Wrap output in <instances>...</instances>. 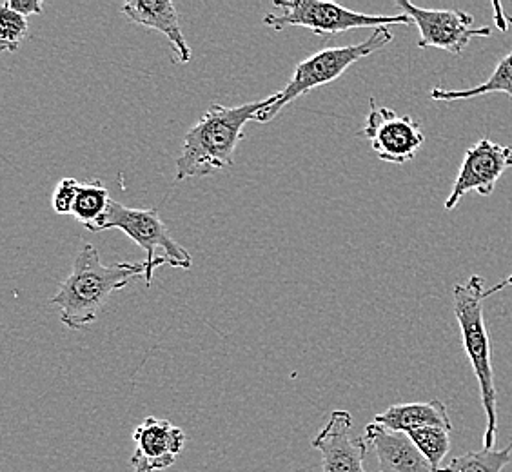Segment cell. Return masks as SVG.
<instances>
[{
	"label": "cell",
	"mask_w": 512,
	"mask_h": 472,
	"mask_svg": "<svg viewBox=\"0 0 512 472\" xmlns=\"http://www.w3.org/2000/svg\"><path fill=\"white\" fill-rule=\"evenodd\" d=\"M278 100V93L266 100L226 108L213 104L184 138L177 158V182L195 177H209L235 162V151L244 138V126L260 111Z\"/></svg>",
	"instance_id": "1"
},
{
	"label": "cell",
	"mask_w": 512,
	"mask_h": 472,
	"mask_svg": "<svg viewBox=\"0 0 512 472\" xmlns=\"http://www.w3.org/2000/svg\"><path fill=\"white\" fill-rule=\"evenodd\" d=\"M144 273V264L122 262L117 266H104L97 247L86 244L75 258L68 278L51 298V305L59 307L62 324L79 331L97 320L109 296L128 287Z\"/></svg>",
	"instance_id": "2"
},
{
	"label": "cell",
	"mask_w": 512,
	"mask_h": 472,
	"mask_svg": "<svg viewBox=\"0 0 512 472\" xmlns=\"http://www.w3.org/2000/svg\"><path fill=\"white\" fill-rule=\"evenodd\" d=\"M483 293L485 284L482 276L473 275L465 284H456L453 289L454 315L462 331L463 349L471 362L476 380L480 385L482 405L487 416V427L483 433V449L493 451L498 436V393L494 385L491 340L483 320Z\"/></svg>",
	"instance_id": "3"
},
{
	"label": "cell",
	"mask_w": 512,
	"mask_h": 472,
	"mask_svg": "<svg viewBox=\"0 0 512 472\" xmlns=\"http://www.w3.org/2000/svg\"><path fill=\"white\" fill-rule=\"evenodd\" d=\"M391 40H393L391 28L384 26V28L373 30L369 39L360 44L316 51L315 55L307 57L296 66L293 79L289 80L286 88L278 93V100L269 108L260 111L256 115L255 122L266 124L269 120H273L282 109L286 108L287 104L295 102L298 97L307 95L315 88L340 79L345 71L356 64L358 60L365 59L376 51L384 50Z\"/></svg>",
	"instance_id": "4"
},
{
	"label": "cell",
	"mask_w": 512,
	"mask_h": 472,
	"mask_svg": "<svg viewBox=\"0 0 512 472\" xmlns=\"http://www.w3.org/2000/svg\"><path fill=\"white\" fill-rule=\"evenodd\" d=\"M108 229L124 231L146 253V260L142 264L146 267L144 278L148 286L153 282V273L157 267L169 264L171 267L189 269L193 266V256L171 238L157 209H135L111 200L106 215L93 233H102Z\"/></svg>",
	"instance_id": "5"
},
{
	"label": "cell",
	"mask_w": 512,
	"mask_h": 472,
	"mask_svg": "<svg viewBox=\"0 0 512 472\" xmlns=\"http://www.w3.org/2000/svg\"><path fill=\"white\" fill-rule=\"evenodd\" d=\"M276 10L282 13H267L264 24L276 31H284L293 26L311 30L315 35H336L344 31L360 28H384V26H409L413 20L402 15L385 17V15H367L358 11L347 10L335 2L322 0H278Z\"/></svg>",
	"instance_id": "6"
},
{
	"label": "cell",
	"mask_w": 512,
	"mask_h": 472,
	"mask_svg": "<svg viewBox=\"0 0 512 472\" xmlns=\"http://www.w3.org/2000/svg\"><path fill=\"white\" fill-rule=\"evenodd\" d=\"M396 6L411 17L420 31L418 48H438L462 55L474 39H487L493 28H474V17L462 10H425L407 0H396Z\"/></svg>",
	"instance_id": "7"
},
{
	"label": "cell",
	"mask_w": 512,
	"mask_h": 472,
	"mask_svg": "<svg viewBox=\"0 0 512 472\" xmlns=\"http://www.w3.org/2000/svg\"><path fill=\"white\" fill-rule=\"evenodd\" d=\"M369 106L371 111L360 135L371 142L378 158L391 164L413 160L425 142L420 124L407 115H396L393 109L376 106L375 99L369 100Z\"/></svg>",
	"instance_id": "8"
},
{
	"label": "cell",
	"mask_w": 512,
	"mask_h": 472,
	"mask_svg": "<svg viewBox=\"0 0 512 472\" xmlns=\"http://www.w3.org/2000/svg\"><path fill=\"white\" fill-rule=\"evenodd\" d=\"M511 168L512 148L496 144L489 138L478 140L463 155L462 168L454 180L451 195L445 200V209L451 211L465 195L473 191L480 197L493 195L498 180Z\"/></svg>",
	"instance_id": "9"
},
{
	"label": "cell",
	"mask_w": 512,
	"mask_h": 472,
	"mask_svg": "<svg viewBox=\"0 0 512 472\" xmlns=\"http://www.w3.org/2000/svg\"><path fill=\"white\" fill-rule=\"evenodd\" d=\"M353 416L333 411L313 447L322 454V472H367L364 467L367 443L364 436H351Z\"/></svg>",
	"instance_id": "10"
},
{
	"label": "cell",
	"mask_w": 512,
	"mask_h": 472,
	"mask_svg": "<svg viewBox=\"0 0 512 472\" xmlns=\"http://www.w3.org/2000/svg\"><path fill=\"white\" fill-rule=\"evenodd\" d=\"M133 440L137 443V451L131 456V465H142L158 472L175 465L178 454L186 447L188 436L169 420L148 416L135 429Z\"/></svg>",
	"instance_id": "11"
},
{
	"label": "cell",
	"mask_w": 512,
	"mask_h": 472,
	"mask_svg": "<svg viewBox=\"0 0 512 472\" xmlns=\"http://www.w3.org/2000/svg\"><path fill=\"white\" fill-rule=\"evenodd\" d=\"M364 440L367 447L375 451L380 472H442V469H433L409 434L389 431L384 425L373 422L365 427Z\"/></svg>",
	"instance_id": "12"
},
{
	"label": "cell",
	"mask_w": 512,
	"mask_h": 472,
	"mask_svg": "<svg viewBox=\"0 0 512 472\" xmlns=\"http://www.w3.org/2000/svg\"><path fill=\"white\" fill-rule=\"evenodd\" d=\"M122 13L138 26L164 33L175 51V59H173L175 62L186 64L191 60V48L180 28L177 8L173 2L169 0L126 2L122 6Z\"/></svg>",
	"instance_id": "13"
},
{
	"label": "cell",
	"mask_w": 512,
	"mask_h": 472,
	"mask_svg": "<svg viewBox=\"0 0 512 472\" xmlns=\"http://www.w3.org/2000/svg\"><path fill=\"white\" fill-rule=\"evenodd\" d=\"M373 422L380 423L389 431L409 434L422 427H442L453 431V423L447 413V407L440 400L418 402V404L391 405L384 413L376 414Z\"/></svg>",
	"instance_id": "14"
},
{
	"label": "cell",
	"mask_w": 512,
	"mask_h": 472,
	"mask_svg": "<svg viewBox=\"0 0 512 472\" xmlns=\"http://www.w3.org/2000/svg\"><path fill=\"white\" fill-rule=\"evenodd\" d=\"M491 93H505L512 100V50L494 68L493 75L480 86L467 89L434 88L431 99L436 102H460Z\"/></svg>",
	"instance_id": "15"
},
{
	"label": "cell",
	"mask_w": 512,
	"mask_h": 472,
	"mask_svg": "<svg viewBox=\"0 0 512 472\" xmlns=\"http://www.w3.org/2000/svg\"><path fill=\"white\" fill-rule=\"evenodd\" d=\"M109 202L111 198H109L108 189L100 180L80 184L79 195L73 206V217L86 227L89 233H93L102 217L106 215Z\"/></svg>",
	"instance_id": "16"
},
{
	"label": "cell",
	"mask_w": 512,
	"mask_h": 472,
	"mask_svg": "<svg viewBox=\"0 0 512 472\" xmlns=\"http://www.w3.org/2000/svg\"><path fill=\"white\" fill-rule=\"evenodd\" d=\"M512 463V442L500 451H478L456 456L442 472H502Z\"/></svg>",
	"instance_id": "17"
},
{
	"label": "cell",
	"mask_w": 512,
	"mask_h": 472,
	"mask_svg": "<svg viewBox=\"0 0 512 472\" xmlns=\"http://www.w3.org/2000/svg\"><path fill=\"white\" fill-rule=\"evenodd\" d=\"M409 438L418 447V451L424 454L427 462L433 465V469L440 471L442 469L440 465L451 447L449 431H445L442 427H422V429L411 431Z\"/></svg>",
	"instance_id": "18"
},
{
	"label": "cell",
	"mask_w": 512,
	"mask_h": 472,
	"mask_svg": "<svg viewBox=\"0 0 512 472\" xmlns=\"http://www.w3.org/2000/svg\"><path fill=\"white\" fill-rule=\"evenodd\" d=\"M28 20L24 15L8 8L4 2L0 6V50L15 51L19 50L22 40L28 37Z\"/></svg>",
	"instance_id": "19"
},
{
	"label": "cell",
	"mask_w": 512,
	"mask_h": 472,
	"mask_svg": "<svg viewBox=\"0 0 512 472\" xmlns=\"http://www.w3.org/2000/svg\"><path fill=\"white\" fill-rule=\"evenodd\" d=\"M79 187V180H75L73 177L60 180L53 191V197H51V207L57 215H73V206H75V200L79 195Z\"/></svg>",
	"instance_id": "20"
},
{
	"label": "cell",
	"mask_w": 512,
	"mask_h": 472,
	"mask_svg": "<svg viewBox=\"0 0 512 472\" xmlns=\"http://www.w3.org/2000/svg\"><path fill=\"white\" fill-rule=\"evenodd\" d=\"M4 4L24 17L44 13V6L40 0H4Z\"/></svg>",
	"instance_id": "21"
},
{
	"label": "cell",
	"mask_w": 512,
	"mask_h": 472,
	"mask_svg": "<svg viewBox=\"0 0 512 472\" xmlns=\"http://www.w3.org/2000/svg\"><path fill=\"white\" fill-rule=\"evenodd\" d=\"M512 286V275L507 276L505 280H502L500 284H496V286L491 287V289H487L485 293H483V298H487V296L494 295V293H498V291H503L505 287H511Z\"/></svg>",
	"instance_id": "22"
},
{
	"label": "cell",
	"mask_w": 512,
	"mask_h": 472,
	"mask_svg": "<svg viewBox=\"0 0 512 472\" xmlns=\"http://www.w3.org/2000/svg\"><path fill=\"white\" fill-rule=\"evenodd\" d=\"M135 472H155V471H151V469H148V467H142V465H138V467H135Z\"/></svg>",
	"instance_id": "23"
}]
</instances>
